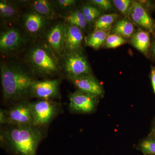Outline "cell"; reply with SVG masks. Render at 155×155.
Wrapping results in <instances>:
<instances>
[{
    "label": "cell",
    "instance_id": "obj_2",
    "mask_svg": "<svg viewBox=\"0 0 155 155\" xmlns=\"http://www.w3.org/2000/svg\"><path fill=\"white\" fill-rule=\"evenodd\" d=\"M3 99L6 102L25 100L30 96L35 79L29 72L16 64H5L1 67Z\"/></svg>",
    "mask_w": 155,
    "mask_h": 155
},
{
    "label": "cell",
    "instance_id": "obj_14",
    "mask_svg": "<svg viewBox=\"0 0 155 155\" xmlns=\"http://www.w3.org/2000/svg\"><path fill=\"white\" fill-rule=\"evenodd\" d=\"M46 19L33 11L25 15L24 26L28 32L32 34H36L44 28Z\"/></svg>",
    "mask_w": 155,
    "mask_h": 155
},
{
    "label": "cell",
    "instance_id": "obj_10",
    "mask_svg": "<svg viewBox=\"0 0 155 155\" xmlns=\"http://www.w3.org/2000/svg\"><path fill=\"white\" fill-rule=\"evenodd\" d=\"M25 39L19 30L8 28L1 33L0 50L3 53H8L18 50L24 45Z\"/></svg>",
    "mask_w": 155,
    "mask_h": 155
},
{
    "label": "cell",
    "instance_id": "obj_26",
    "mask_svg": "<svg viewBox=\"0 0 155 155\" xmlns=\"http://www.w3.org/2000/svg\"><path fill=\"white\" fill-rule=\"evenodd\" d=\"M97 10L98 9L94 6L87 5L84 6L81 11L84 16L86 17Z\"/></svg>",
    "mask_w": 155,
    "mask_h": 155
},
{
    "label": "cell",
    "instance_id": "obj_17",
    "mask_svg": "<svg viewBox=\"0 0 155 155\" xmlns=\"http://www.w3.org/2000/svg\"><path fill=\"white\" fill-rule=\"evenodd\" d=\"M31 7L33 11L46 19H53L55 12L52 5L46 0H37L32 2Z\"/></svg>",
    "mask_w": 155,
    "mask_h": 155
},
{
    "label": "cell",
    "instance_id": "obj_12",
    "mask_svg": "<svg viewBox=\"0 0 155 155\" xmlns=\"http://www.w3.org/2000/svg\"><path fill=\"white\" fill-rule=\"evenodd\" d=\"M78 90L101 98L104 94L102 85L92 75H86L70 80Z\"/></svg>",
    "mask_w": 155,
    "mask_h": 155
},
{
    "label": "cell",
    "instance_id": "obj_33",
    "mask_svg": "<svg viewBox=\"0 0 155 155\" xmlns=\"http://www.w3.org/2000/svg\"></svg>",
    "mask_w": 155,
    "mask_h": 155
},
{
    "label": "cell",
    "instance_id": "obj_31",
    "mask_svg": "<svg viewBox=\"0 0 155 155\" xmlns=\"http://www.w3.org/2000/svg\"><path fill=\"white\" fill-rule=\"evenodd\" d=\"M149 134L155 137V117L152 123L151 127L150 130Z\"/></svg>",
    "mask_w": 155,
    "mask_h": 155
},
{
    "label": "cell",
    "instance_id": "obj_13",
    "mask_svg": "<svg viewBox=\"0 0 155 155\" xmlns=\"http://www.w3.org/2000/svg\"><path fill=\"white\" fill-rule=\"evenodd\" d=\"M47 40L52 50L61 54L65 51L63 40V25L58 23L51 28L48 32Z\"/></svg>",
    "mask_w": 155,
    "mask_h": 155
},
{
    "label": "cell",
    "instance_id": "obj_28",
    "mask_svg": "<svg viewBox=\"0 0 155 155\" xmlns=\"http://www.w3.org/2000/svg\"><path fill=\"white\" fill-rule=\"evenodd\" d=\"M0 123L2 125H8V117L6 110L1 109L0 110Z\"/></svg>",
    "mask_w": 155,
    "mask_h": 155
},
{
    "label": "cell",
    "instance_id": "obj_6",
    "mask_svg": "<svg viewBox=\"0 0 155 155\" xmlns=\"http://www.w3.org/2000/svg\"><path fill=\"white\" fill-rule=\"evenodd\" d=\"M31 103L26 100L14 103L6 110L8 125H34V120L30 106Z\"/></svg>",
    "mask_w": 155,
    "mask_h": 155
},
{
    "label": "cell",
    "instance_id": "obj_4",
    "mask_svg": "<svg viewBox=\"0 0 155 155\" xmlns=\"http://www.w3.org/2000/svg\"><path fill=\"white\" fill-rule=\"evenodd\" d=\"M34 125L46 128L62 110L60 103L51 100H39L31 103Z\"/></svg>",
    "mask_w": 155,
    "mask_h": 155
},
{
    "label": "cell",
    "instance_id": "obj_8",
    "mask_svg": "<svg viewBox=\"0 0 155 155\" xmlns=\"http://www.w3.org/2000/svg\"><path fill=\"white\" fill-rule=\"evenodd\" d=\"M60 84L58 79L36 80L31 87L30 96L39 100L53 101L60 96Z\"/></svg>",
    "mask_w": 155,
    "mask_h": 155
},
{
    "label": "cell",
    "instance_id": "obj_15",
    "mask_svg": "<svg viewBox=\"0 0 155 155\" xmlns=\"http://www.w3.org/2000/svg\"><path fill=\"white\" fill-rule=\"evenodd\" d=\"M130 44L145 55H149L151 43L150 32L145 30H139L131 37Z\"/></svg>",
    "mask_w": 155,
    "mask_h": 155
},
{
    "label": "cell",
    "instance_id": "obj_23",
    "mask_svg": "<svg viewBox=\"0 0 155 155\" xmlns=\"http://www.w3.org/2000/svg\"><path fill=\"white\" fill-rule=\"evenodd\" d=\"M126 42L125 38L117 35H109L105 43L106 47L109 48H115L119 47Z\"/></svg>",
    "mask_w": 155,
    "mask_h": 155
},
{
    "label": "cell",
    "instance_id": "obj_1",
    "mask_svg": "<svg viewBox=\"0 0 155 155\" xmlns=\"http://www.w3.org/2000/svg\"><path fill=\"white\" fill-rule=\"evenodd\" d=\"M46 128L35 125H7L1 128V147L11 155H37Z\"/></svg>",
    "mask_w": 155,
    "mask_h": 155
},
{
    "label": "cell",
    "instance_id": "obj_32",
    "mask_svg": "<svg viewBox=\"0 0 155 155\" xmlns=\"http://www.w3.org/2000/svg\"><path fill=\"white\" fill-rule=\"evenodd\" d=\"M153 35L154 37H155V28L154 29V31L153 33Z\"/></svg>",
    "mask_w": 155,
    "mask_h": 155
},
{
    "label": "cell",
    "instance_id": "obj_9",
    "mask_svg": "<svg viewBox=\"0 0 155 155\" xmlns=\"http://www.w3.org/2000/svg\"><path fill=\"white\" fill-rule=\"evenodd\" d=\"M128 17L131 22L150 33H153L155 21L147 9L137 2H133L128 12Z\"/></svg>",
    "mask_w": 155,
    "mask_h": 155
},
{
    "label": "cell",
    "instance_id": "obj_3",
    "mask_svg": "<svg viewBox=\"0 0 155 155\" xmlns=\"http://www.w3.org/2000/svg\"><path fill=\"white\" fill-rule=\"evenodd\" d=\"M51 50L45 45H38L28 53V61L30 66L41 76L54 75L60 69L58 58Z\"/></svg>",
    "mask_w": 155,
    "mask_h": 155
},
{
    "label": "cell",
    "instance_id": "obj_16",
    "mask_svg": "<svg viewBox=\"0 0 155 155\" xmlns=\"http://www.w3.org/2000/svg\"><path fill=\"white\" fill-rule=\"evenodd\" d=\"M134 25L130 20L126 18L118 20L112 28V32L124 38H129L134 33Z\"/></svg>",
    "mask_w": 155,
    "mask_h": 155
},
{
    "label": "cell",
    "instance_id": "obj_30",
    "mask_svg": "<svg viewBox=\"0 0 155 155\" xmlns=\"http://www.w3.org/2000/svg\"><path fill=\"white\" fill-rule=\"evenodd\" d=\"M149 56L152 58L153 61H155V37L153 41L150 48Z\"/></svg>",
    "mask_w": 155,
    "mask_h": 155
},
{
    "label": "cell",
    "instance_id": "obj_5",
    "mask_svg": "<svg viewBox=\"0 0 155 155\" xmlns=\"http://www.w3.org/2000/svg\"><path fill=\"white\" fill-rule=\"evenodd\" d=\"M68 54L64 61V68L70 80L91 75L88 62L81 51H78Z\"/></svg>",
    "mask_w": 155,
    "mask_h": 155
},
{
    "label": "cell",
    "instance_id": "obj_11",
    "mask_svg": "<svg viewBox=\"0 0 155 155\" xmlns=\"http://www.w3.org/2000/svg\"><path fill=\"white\" fill-rule=\"evenodd\" d=\"M63 40L64 50L68 53L79 51L83 40L81 28L69 24L63 25Z\"/></svg>",
    "mask_w": 155,
    "mask_h": 155
},
{
    "label": "cell",
    "instance_id": "obj_18",
    "mask_svg": "<svg viewBox=\"0 0 155 155\" xmlns=\"http://www.w3.org/2000/svg\"><path fill=\"white\" fill-rule=\"evenodd\" d=\"M110 31L95 30L86 38V44L94 49H98L105 43Z\"/></svg>",
    "mask_w": 155,
    "mask_h": 155
},
{
    "label": "cell",
    "instance_id": "obj_24",
    "mask_svg": "<svg viewBox=\"0 0 155 155\" xmlns=\"http://www.w3.org/2000/svg\"><path fill=\"white\" fill-rule=\"evenodd\" d=\"M114 5L122 14L128 17V12L132 4L130 0H114Z\"/></svg>",
    "mask_w": 155,
    "mask_h": 155
},
{
    "label": "cell",
    "instance_id": "obj_19",
    "mask_svg": "<svg viewBox=\"0 0 155 155\" xmlns=\"http://www.w3.org/2000/svg\"><path fill=\"white\" fill-rule=\"evenodd\" d=\"M118 18V15L116 14H105L101 16L95 22V30L110 31L113 23Z\"/></svg>",
    "mask_w": 155,
    "mask_h": 155
},
{
    "label": "cell",
    "instance_id": "obj_25",
    "mask_svg": "<svg viewBox=\"0 0 155 155\" xmlns=\"http://www.w3.org/2000/svg\"><path fill=\"white\" fill-rule=\"evenodd\" d=\"M91 2L97 7L104 11H111L113 9L112 3L108 0H92Z\"/></svg>",
    "mask_w": 155,
    "mask_h": 155
},
{
    "label": "cell",
    "instance_id": "obj_22",
    "mask_svg": "<svg viewBox=\"0 0 155 155\" xmlns=\"http://www.w3.org/2000/svg\"><path fill=\"white\" fill-rule=\"evenodd\" d=\"M17 12L16 7L12 5L8 2L1 1L0 2V14L4 19H12L15 17Z\"/></svg>",
    "mask_w": 155,
    "mask_h": 155
},
{
    "label": "cell",
    "instance_id": "obj_27",
    "mask_svg": "<svg viewBox=\"0 0 155 155\" xmlns=\"http://www.w3.org/2000/svg\"><path fill=\"white\" fill-rule=\"evenodd\" d=\"M76 1L74 0H59L57 3L62 8H67L75 5Z\"/></svg>",
    "mask_w": 155,
    "mask_h": 155
},
{
    "label": "cell",
    "instance_id": "obj_21",
    "mask_svg": "<svg viewBox=\"0 0 155 155\" xmlns=\"http://www.w3.org/2000/svg\"><path fill=\"white\" fill-rule=\"evenodd\" d=\"M137 149L145 155H155V137L148 134L140 142Z\"/></svg>",
    "mask_w": 155,
    "mask_h": 155
},
{
    "label": "cell",
    "instance_id": "obj_20",
    "mask_svg": "<svg viewBox=\"0 0 155 155\" xmlns=\"http://www.w3.org/2000/svg\"><path fill=\"white\" fill-rule=\"evenodd\" d=\"M69 24L75 25L81 29L86 28L87 22L82 11L76 10L64 17Z\"/></svg>",
    "mask_w": 155,
    "mask_h": 155
},
{
    "label": "cell",
    "instance_id": "obj_29",
    "mask_svg": "<svg viewBox=\"0 0 155 155\" xmlns=\"http://www.w3.org/2000/svg\"><path fill=\"white\" fill-rule=\"evenodd\" d=\"M150 79L152 86L155 94V67L151 66V67Z\"/></svg>",
    "mask_w": 155,
    "mask_h": 155
},
{
    "label": "cell",
    "instance_id": "obj_7",
    "mask_svg": "<svg viewBox=\"0 0 155 155\" xmlns=\"http://www.w3.org/2000/svg\"><path fill=\"white\" fill-rule=\"evenodd\" d=\"M99 98L77 90L69 95V109L72 113L89 114L94 112Z\"/></svg>",
    "mask_w": 155,
    "mask_h": 155
}]
</instances>
